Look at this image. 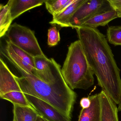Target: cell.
<instances>
[{"instance_id":"cell-1","label":"cell","mask_w":121,"mask_h":121,"mask_svg":"<svg viewBox=\"0 0 121 121\" xmlns=\"http://www.w3.org/2000/svg\"><path fill=\"white\" fill-rule=\"evenodd\" d=\"M98 85L116 104L121 96L120 70L105 36L96 28H75Z\"/></svg>"},{"instance_id":"cell-2","label":"cell","mask_w":121,"mask_h":121,"mask_svg":"<svg viewBox=\"0 0 121 121\" xmlns=\"http://www.w3.org/2000/svg\"><path fill=\"white\" fill-rule=\"evenodd\" d=\"M13 65L22 75L20 77L15 76V78L23 93L48 103L71 119L77 95L64 79L54 84H48Z\"/></svg>"},{"instance_id":"cell-3","label":"cell","mask_w":121,"mask_h":121,"mask_svg":"<svg viewBox=\"0 0 121 121\" xmlns=\"http://www.w3.org/2000/svg\"><path fill=\"white\" fill-rule=\"evenodd\" d=\"M61 71L64 80L72 90H86L94 84V74L80 40L71 43L69 47Z\"/></svg>"},{"instance_id":"cell-4","label":"cell","mask_w":121,"mask_h":121,"mask_svg":"<svg viewBox=\"0 0 121 121\" xmlns=\"http://www.w3.org/2000/svg\"><path fill=\"white\" fill-rule=\"evenodd\" d=\"M5 35L10 42L33 57L46 56L34 32L29 28L15 23L11 25Z\"/></svg>"},{"instance_id":"cell-5","label":"cell","mask_w":121,"mask_h":121,"mask_svg":"<svg viewBox=\"0 0 121 121\" xmlns=\"http://www.w3.org/2000/svg\"><path fill=\"white\" fill-rule=\"evenodd\" d=\"M112 9L108 0H86L70 21V27L76 28L98 14Z\"/></svg>"},{"instance_id":"cell-6","label":"cell","mask_w":121,"mask_h":121,"mask_svg":"<svg viewBox=\"0 0 121 121\" xmlns=\"http://www.w3.org/2000/svg\"><path fill=\"white\" fill-rule=\"evenodd\" d=\"M1 53L13 65H15L29 73L36 76L34 57L15 46L9 40L1 48Z\"/></svg>"},{"instance_id":"cell-7","label":"cell","mask_w":121,"mask_h":121,"mask_svg":"<svg viewBox=\"0 0 121 121\" xmlns=\"http://www.w3.org/2000/svg\"><path fill=\"white\" fill-rule=\"evenodd\" d=\"M37 76L39 79L48 84H54L64 79L61 66L54 59L46 56L34 57Z\"/></svg>"},{"instance_id":"cell-8","label":"cell","mask_w":121,"mask_h":121,"mask_svg":"<svg viewBox=\"0 0 121 121\" xmlns=\"http://www.w3.org/2000/svg\"><path fill=\"white\" fill-rule=\"evenodd\" d=\"M25 95L31 106L48 121H71L66 115L48 103L32 95Z\"/></svg>"},{"instance_id":"cell-9","label":"cell","mask_w":121,"mask_h":121,"mask_svg":"<svg viewBox=\"0 0 121 121\" xmlns=\"http://www.w3.org/2000/svg\"><path fill=\"white\" fill-rule=\"evenodd\" d=\"M22 92L15 75L2 59H0V95L12 92Z\"/></svg>"},{"instance_id":"cell-10","label":"cell","mask_w":121,"mask_h":121,"mask_svg":"<svg viewBox=\"0 0 121 121\" xmlns=\"http://www.w3.org/2000/svg\"><path fill=\"white\" fill-rule=\"evenodd\" d=\"M89 97L91 102L90 105L87 108L82 109L78 121H100L102 109L99 94Z\"/></svg>"},{"instance_id":"cell-11","label":"cell","mask_w":121,"mask_h":121,"mask_svg":"<svg viewBox=\"0 0 121 121\" xmlns=\"http://www.w3.org/2000/svg\"><path fill=\"white\" fill-rule=\"evenodd\" d=\"M99 94L102 109L100 121H119L117 104L103 91Z\"/></svg>"},{"instance_id":"cell-12","label":"cell","mask_w":121,"mask_h":121,"mask_svg":"<svg viewBox=\"0 0 121 121\" xmlns=\"http://www.w3.org/2000/svg\"><path fill=\"white\" fill-rule=\"evenodd\" d=\"M86 0H75L63 11L53 16V19L49 23L56 24L61 27H70V21L76 10Z\"/></svg>"},{"instance_id":"cell-13","label":"cell","mask_w":121,"mask_h":121,"mask_svg":"<svg viewBox=\"0 0 121 121\" xmlns=\"http://www.w3.org/2000/svg\"><path fill=\"white\" fill-rule=\"evenodd\" d=\"M45 0H10V12L13 20L24 13L42 5Z\"/></svg>"},{"instance_id":"cell-14","label":"cell","mask_w":121,"mask_h":121,"mask_svg":"<svg viewBox=\"0 0 121 121\" xmlns=\"http://www.w3.org/2000/svg\"><path fill=\"white\" fill-rule=\"evenodd\" d=\"M117 17L116 11L112 9L95 15L86 22L81 26H84L93 28L104 26L111 21Z\"/></svg>"},{"instance_id":"cell-15","label":"cell","mask_w":121,"mask_h":121,"mask_svg":"<svg viewBox=\"0 0 121 121\" xmlns=\"http://www.w3.org/2000/svg\"><path fill=\"white\" fill-rule=\"evenodd\" d=\"M10 0L5 5H0V37L6 34L13 20L10 12Z\"/></svg>"},{"instance_id":"cell-16","label":"cell","mask_w":121,"mask_h":121,"mask_svg":"<svg viewBox=\"0 0 121 121\" xmlns=\"http://www.w3.org/2000/svg\"><path fill=\"white\" fill-rule=\"evenodd\" d=\"M14 116L17 121H36L39 114L32 107L14 105Z\"/></svg>"},{"instance_id":"cell-17","label":"cell","mask_w":121,"mask_h":121,"mask_svg":"<svg viewBox=\"0 0 121 121\" xmlns=\"http://www.w3.org/2000/svg\"><path fill=\"white\" fill-rule=\"evenodd\" d=\"M0 96L2 99L10 101L13 105L24 107H32L25 94L22 92L12 91Z\"/></svg>"},{"instance_id":"cell-18","label":"cell","mask_w":121,"mask_h":121,"mask_svg":"<svg viewBox=\"0 0 121 121\" xmlns=\"http://www.w3.org/2000/svg\"><path fill=\"white\" fill-rule=\"evenodd\" d=\"M107 39L111 44L121 46V26H111L107 30Z\"/></svg>"},{"instance_id":"cell-19","label":"cell","mask_w":121,"mask_h":121,"mask_svg":"<svg viewBox=\"0 0 121 121\" xmlns=\"http://www.w3.org/2000/svg\"><path fill=\"white\" fill-rule=\"evenodd\" d=\"M68 1V0H45L44 3L47 9L54 16L61 12Z\"/></svg>"},{"instance_id":"cell-20","label":"cell","mask_w":121,"mask_h":121,"mask_svg":"<svg viewBox=\"0 0 121 121\" xmlns=\"http://www.w3.org/2000/svg\"><path fill=\"white\" fill-rule=\"evenodd\" d=\"M60 40L59 31L55 26L50 28L48 30V44L53 47L58 44Z\"/></svg>"},{"instance_id":"cell-21","label":"cell","mask_w":121,"mask_h":121,"mask_svg":"<svg viewBox=\"0 0 121 121\" xmlns=\"http://www.w3.org/2000/svg\"><path fill=\"white\" fill-rule=\"evenodd\" d=\"M112 8L117 14L118 17L121 18V0H108Z\"/></svg>"},{"instance_id":"cell-22","label":"cell","mask_w":121,"mask_h":121,"mask_svg":"<svg viewBox=\"0 0 121 121\" xmlns=\"http://www.w3.org/2000/svg\"><path fill=\"white\" fill-rule=\"evenodd\" d=\"M91 103L89 96L87 97H83L81 99L80 104L82 109L87 108L90 106Z\"/></svg>"},{"instance_id":"cell-23","label":"cell","mask_w":121,"mask_h":121,"mask_svg":"<svg viewBox=\"0 0 121 121\" xmlns=\"http://www.w3.org/2000/svg\"><path fill=\"white\" fill-rule=\"evenodd\" d=\"M36 121H49L45 119L44 117H43L41 115L39 114L37 116V118Z\"/></svg>"},{"instance_id":"cell-24","label":"cell","mask_w":121,"mask_h":121,"mask_svg":"<svg viewBox=\"0 0 121 121\" xmlns=\"http://www.w3.org/2000/svg\"><path fill=\"white\" fill-rule=\"evenodd\" d=\"M117 108L118 112L121 111V96L120 97L119 102V104H118V106Z\"/></svg>"},{"instance_id":"cell-25","label":"cell","mask_w":121,"mask_h":121,"mask_svg":"<svg viewBox=\"0 0 121 121\" xmlns=\"http://www.w3.org/2000/svg\"><path fill=\"white\" fill-rule=\"evenodd\" d=\"M13 121H17V119H16V117L14 116V118H13Z\"/></svg>"}]
</instances>
